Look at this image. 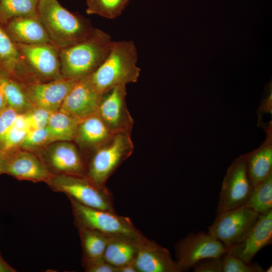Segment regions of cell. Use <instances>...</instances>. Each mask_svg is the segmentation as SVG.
Segmentation results:
<instances>
[{"label":"cell","instance_id":"obj_18","mask_svg":"<svg viewBox=\"0 0 272 272\" xmlns=\"http://www.w3.org/2000/svg\"><path fill=\"white\" fill-rule=\"evenodd\" d=\"M0 72L24 86L39 82L26 63L16 43L1 24Z\"/></svg>","mask_w":272,"mask_h":272},{"label":"cell","instance_id":"obj_36","mask_svg":"<svg viewBox=\"0 0 272 272\" xmlns=\"http://www.w3.org/2000/svg\"><path fill=\"white\" fill-rule=\"evenodd\" d=\"M117 272H138V270L132 262L118 267Z\"/></svg>","mask_w":272,"mask_h":272},{"label":"cell","instance_id":"obj_8","mask_svg":"<svg viewBox=\"0 0 272 272\" xmlns=\"http://www.w3.org/2000/svg\"><path fill=\"white\" fill-rule=\"evenodd\" d=\"M252 185L243 155L229 166L223 179L217 206V213L244 206L251 193Z\"/></svg>","mask_w":272,"mask_h":272},{"label":"cell","instance_id":"obj_26","mask_svg":"<svg viewBox=\"0 0 272 272\" xmlns=\"http://www.w3.org/2000/svg\"><path fill=\"white\" fill-rule=\"evenodd\" d=\"M244 206L259 215L272 210V174L253 186Z\"/></svg>","mask_w":272,"mask_h":272},{"label":"cell","instance_id":"obj_13","mask_svg":"<svg viewBox=\"0 0 272 272\" xmlns=\"http://www.w3.org/2000/svg\"><path fill=\"white\" fill-rule=\"evenodd\" d=\"M78 80L64 78L48 82H37L24 86L33 106L51 112L58 110L66 96Z\"/></svg>","mask_w":272,"mask_h":272},{"label":"cell","instance_id":"obj_10","mask_svg":"<svg viewBox=\"0 0 272 272\" xmlns=\"http://www.w3.org/2000/svg\"><path fill=\"white\" fill-rule=\"evenodd\" d=\"M177 262L181 271L189 269L199 261L222 256L227 248L210 233L188 234L175 245Z\"/></svg>","mask_w":272,"mask_h":272},{"label":"cell","instance_id":"obj_32","mask_svg":"<svg viewBox=\"0 0 272 272\" xmlns=\"http://www.w3.org/2000/svg\"><path fill=\"white\" fill-rule=\"evenodd\" d=\"M28 131L18 128L13 125L4 140L2 152L7 153L19 149Z\"/></svg>","mask_w":272,"mask_h":272},{"label":"cell","instance_id":"obj_21","mask_svg":"<svg viewBox=\"0 0 272 272\" xmlns=\"http://www.w3.org/2000/svg\"><path fill=\"white\" fill-rule=\"evenodd\" d=\"M265 128L266 137L262 144L254 150L243 154L252 186L272 174L271 123Z\"/></svg>","mask_w":272,"mask_h":272},{"label":"cell","instance_id":"obj_34","mask_svg":"<svg viewBox=\"0 0 272 272\" xmlns=\"http://www.w3.org/2000/svg\"><path fill=\"white\" fill-rule=\"evenodd\" d=\"M83 266L87 272H117V269L104 258L83 259Z\"/></svg>","mask_w":272,"mask_h":272},{"label":"cell","instance_id":"obj_4","mask_svg":"<svg viewBox=\"0 0 272 272\" xmlns=\"http://www.w3.org/2000/svg\"><path fill=\"white\" fill-rule=\"evenodd\" d=\"M130 134L113 133L104 144L88 154L85 158V176L98 187H106L108 178L133 151Z\"/></svg>","mask_w":272,"mask_h":272},{"label":"cell","instance_id":"obj_35","mask_svg":"<svg viewBox=\"0 0 272 272\" xmlns=\"http://www.w3.org/2000/svg\"><path fill=\"white\" fill-rule=\"evenodd\" d=\"M193 267L194 272H222V256L202 259Z\"/></svg>","mask_w":272,"mask_h":272},{"label":"cell","instance_id":"obj_28","mask_svg":"<svg viewBox=\"0 0 272 272\" xmlns=\"http://www.w3.org/2000/svg\"><path fill=\"white\" fill-rule=\"evenodd\" d=\"M130 0H86L88 14H96L107 19L118 17Z\"/></svg>","mask_w":272,"mask_h":272},{"label":"cell","instance_id":"obj_33","mask_svg":"<svg viewBox=\"0 0 272 272\" xmlns=\"http://www.w3.org/2000/svg\"><path fill=\"white\" fill-rule=\"evenodd\" d=\"M18 113L13 108L8 106L0 113V151L2 152L5 137L13 126Z\"/></svg>","mask_w":272,"mask_h":272},{"label":"cell","instance_id":"obj_17","mask_svg":"<svg viewBox=\"0 0 272 272\" xmlns=\"http://www.w3.org/2000/svg\"><path fill=\"white\" fill-rule=\"evenodd\" d=\"M101 94L90 76L82 78L68 93L59 110L82 119L96 113Z\"/></svg>","mask_w":272,"mask_h":272},{"label":"cell","instance_id":"obj_30","mask_svg":"<svg viewBox=\"0 0 272 272\" xmlns=\"http://www.w3.org/2000/svg\"><path fill=\"white\" fill-rule=\"evenodd\" d=\"M222 272H263L264 269L258 264H250L226 252L222 256Z\"/></svg>","mask_w":272,"mask_h":272},{"label":"cell","instance_id":"obj_19","mask_svg":"<svg viewBox=\"0 0 272 272\" xmlns=\"http://www.w3.org/2000/svg\"><path fill=\"white\" fill-rule=\"evenodd\" d=\"M2 26L16 43L35 45L51 43L37 13L12 19Z\"/></svg>","mask_w":272,"mask_h":272},{"label":"cell","instance_id":"obj_6","mask_svg":"<svg viewBox=\"0 0 272 272\" xmlns=\"http://www.w3.org/2000/svg\"><path fill=\"white\" fill-rule=\"evenodd\" d=\"M46 183L53 191L63 193L69 198L85 206L115 212L109 189L106 187H98L85 176L53 175Z\"/></svg>","mask_w":272,"mask_h":272},{"label":"cell","instance_id":"obj_3","mask_svg":"<svg viewBox=\"0 0 272 272\" xmlns=\"http://www.w3.org/2000/svg\"><path fill=\"white\" fill-rule=\"evenodd\" d=\"M112 42L108 34L96 29L86 39L60 49L62 77L78 80L92 74L106 57Z\"/></svg>","mask_w":272,"mask_h":272},{"label":"cell","instance_id":"obj_16","mask_svg":"<svg viewBox=\"0 0 272 272\" xmlns=\"http://www.w3.org/2000/svg\"><path fill=\"white\" fill-rule=\"evenodd\" d=\"M134 263L138 272L181 271L168 249L145 236L138 242Z\"/></svg>","mask_w":272,"mask_h":272},{"label":"cell","instance_id":"obj_23","mask_svg":"<svg viewBox=\"0 0 272 272\" xmlns=\"http://www.w3.org/2000/svg\"><path fill=\"white\" fill-rule=\"evenodd\" d=\"M80 120L58 110L51 113L46 127L53 142H73Z\"/></svg>","mask_w":272,"mask_h":272},{"label":"cell","instance_id":"obj_39","mask_svg":"<svg viewBox=\"0 0 272 272\" xmlns=\"http://www.w3.org/2000/svg\"><path fill=\"white\" fill-rule=\"evenodd\" d=\"M8 106L6 98L0 87V113Z\"/></svg>","mask_w":272,"mask_h":272},{"label":"cell","instance_id":"obj_27","mask_svg":"<svg viewBox=\"0 0 272 272\" xmlns=\"http://www.w3.org/2000/svg\"><path fill=\"white\" fill-rule=\"evenodd\" d=\"M39 0H0V24L10 20L37 13Z\"/></svg>","mask_w":272,"mask_h":272},{"label":"cell","instance_id":"obj_22","mask_svg":"<svg viewBox=\"0 0 272 272\" xmlns=\"http://www.w3.org/2000/svg\"><path fill=\"white\" fill-rule=\"evenodd\" d=\"M140 239L120 237H110L103 258L117 269L123 265L134 262Z\"/></svg>","mask_w":272,"mask_h":272},{"label":"cell","instance_id":"obj_11","mask_svg":"<svg viewBox=\"0 0 272 272\" xmlns=\"http://www.w3.org/2000/svg\"><path fill=\"white\" fill-rule=\"evenodd\" d=\"M126 86H118L101 93L96 113L112 133L130 132L134 120L126 103Z\"/></svg>","mask_w":272,"mask_h":272},{"label":"cell","instance_id":"obj_9","mask_svg":"<svg viewBox=\"0 0 272 272\" xmlns=\"http://www.w3.org/2000/svg\"><path fill=\"white\" fill-rule=\"evenodd\" d=\"M259 214L242 206L218 214L209 233L229 248L241 240L257 221Z\"/></svg>","mask_w":272,"mask_h":272},{"label":"cell","instance_id":"obj_5","mask_svg":"<svg viewBox=\"0 0 272 272\" xmlns=\"http://www.w3.org/2000/svg\"><path fill=\"white\" fill-rule=\"evenodd\" d=\"M69 199L78 229H91L111 237L139 239L144 237L128 217L119 216L115 212L88 207Z\"/></svg>","mask_w":272,"mask_h":272},{"label":"cell","instance_id":"obj_20","mask_svg":"<svg viewBox=\"0 0 272 272\" xmlns=\"http://www.w3.org/2000/svg\"><path fill=\"white\" fill-rule=\"evenodd\" d=\"M113 134L96 113L80 120L73 142L85 158Z\"/></svg>","mask_w":272,"mask_h":272},{"label":"cell","instance_id":"obj_14","mask_svg":"<svg viewBox=\"0 0 272 272\" xmlns=\"http://www.w3.org/2000/svg\"><path fill=\"white\" fill-rule=\"evenodd\" d=\"M272 241V210L260 214L244 237L227 248V251L250 263L256 254Z\"/></svg>","mask_w":272,"mask_h":272},{"label":"cell","instance_id":"obj_25","mask_svg":"<svg viewBox=\"0 0 272 272\" xmlns=\"http://www.w3.org/2000/svg\"><path fill=\"white\" fill-rule=\"evenodd\" d=\"M78 230L82 249V259L103 257L111 237L91 229L81 228Z\"/></svg>","mask_w":272,"mask_h":272},{"label":"cell","instance_id":"obj_7","mask_svg":"<svg viewBox=\"0 0 272 272\" xmlns=\"http://www.w3.org/2000/svg\"><path fill=\"white\" fill-rule=\"evenodd\" d=\"M35 154L52 175L85 176V158L73 142H54Z\"/></svg>","mask_w":272,"mask_h":272},{"label":"cell","instance_id":"obj_38","mask_svg":"<svg viewBox=\"0 0 272 272\" xmlns=\"http://www.w3.org/2000/svg\"><path fill=\"white\" fill-rule=\"evenodd\" d=\"M7 154L0 151V174L4 173Z\"/></svg>","mask_w":272,"mask_h":272},{"label":"cell","instance_id":"obj_2","mask_svg":"<svg viewBox=\"0 0 272 272\" xmlns=\"http://www.w3.org/2000/svg\"><path fill=\"white\" fill-rule=\"evenodd\" d=\"M137 61L133 41H112L104 60L90 75L91 81L101 94L116 86L137 82L141 72Z\"/></svg>","mask_w":272,"mask_h":272},{"label":"cell","instance_id":"obj_24","mask_svg":"<svg viewBox=\"0 0 272 272\" xmlns=\"http://www.w3.org/2000/svg\"><path fill=\"white\" fill-rule=\"evenodd\" d=\"M24 86L0 72V87L8 106L18 113H25L33 107L26 95Z\"/></svg>","mask_w":272,"mask_h":272},{"label":"cell","instance_id":"obj_40","mask_svg":"<svg viewBox=\"0 0 272 272\" xmlns=\"http://www.w3.org/2000/svg\"><path fill=\"white\" fill-rule=\"evenodd\" d=\"M266 272H271L272 271V266L270 265L266 270Z\"/></svg>","mask_w":272,"mask_h":272},{"label":"cell","instance_id":"obj_37","mask_svg":"<svg viewBox=\"0 0 272 272\" xmlns=\"http://www.w3.org/2000/svg\"><path fill=\"white\" fill-rule=\"evenodd\" d=\"M16 270L4 260L0 255V272H15Z\"/></svg>","mask_w":272,"mask_h":272},{"label":"cell","instance_id":"obj_31","mask_svg":"<svg viewBox=\"0 0 272 272\" xmlns=\"http://www.w3.org/2000/svg\"><path fill=\"white\" fill-rule=\"evenodd\" d=\"M51 113L42 108L33 107L28 112L24 113L27 118L30 130L45 127Z\"/></svg>","mask_w":272,"mask_h":272},{"label":"cell","instance_id":"obj_1","mask_svg":"<svg viewBox=\"0 0 272 272\" xmlns=\"http://www.w3.org/2000/svg\"><path fill=\"white\" fill-rule=\"evenodd\" d=\"M37 14L51 43L59 49L86 39L96 29L87 19L69 11L57 0H39Z\"/></svg>","mask_w":272,"mask_h":272},{"label":"cell","instance_id":"obj_12","mask_svg":"<svg viewBox=\"0 0 272 272\" xmlns=\"http://www.w3.org/2000/svg\"><path fill=\"white\" fill-rule=\"evenodd\" d=\"M27 66L39 82L63 78L60 49L51 43L28 45L16 43Z\"/></svg>","mask_w":272,"mask_h":272},{"label":"cell","instance_id":"obj_15","mask_svg":"<svg viewBox=\"0 0 272 272\" xmlns=\"http://www.w3.org/2000/svg\"><path fill=\"white\" fill-rule=\"evenodd\" d=\"M6 154L5 174L33 182L46 183L53 176L33 152L19 148Z\"/></svg>","mask_w":272,"mask_h":272},{"label":"cell","instance_id":"obj_29","mask_svg":"<svg viewBox=\"0 0 272 272\" xmlns=\"http://www.w3.org/2000/svg\"><path fill=\"white\" fill-rule=\"evenodd\" d=\"M54 142L46 127L30 130L21 144L20 149L34 153Z\"/></svg>","mask_w":272,"mask_h":272}]
</instances>
